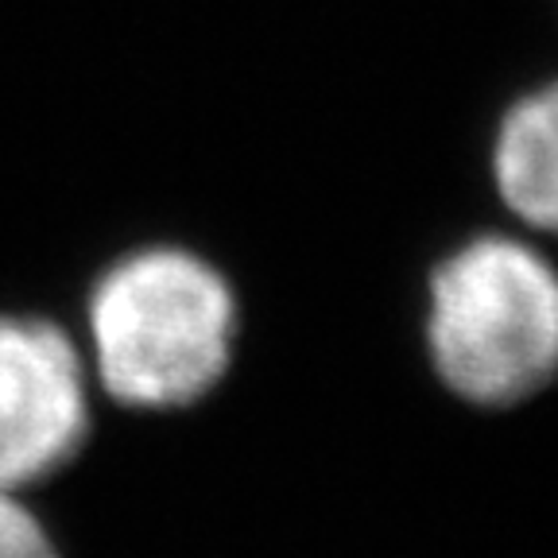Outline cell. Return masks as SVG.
I'll use <instances>...</instances> for the list:
<instances>
[{"label": "cell", "mask_w": 558, "mask_h": 558, "mask_svg": "<svg viewBox=\"0 0 558 558\" xmlns=\"http://www.w3.org/2000/svg\"><path fill=\"white\" fill-rule=\"evenodd\" d=\"M423 341L473 408H515L558 376V271L532 244L481 233L435 264Z\"/></svg>", "instance_id": "cell-1"}, {"label": "cell", "mask_w": 558, "mask_h": 558, "mask_svg": "<svg viewBox=\"0 0 558 558\" xmlns=\"http://www.w3.org/2000/svg\"><path fill=\"white\" fill-rule=\"evenodd\" d=\"M105 392L132 408H186L218 388L236 345L226 276L186 248H140L89 299Z\"/></svg>", "instance_id": "cell-2"}, {"label": "cell", "mask_w": 558, "mask_h": 558, "mask_svg": "<svg viewBox=\"0 0 558 558\" xmlns=\"http://www.w3.org/2000/svg\"><path fill=\"white\" fill-rule=\"evenodd\" d=\"M86 438L89 384L74 341L47 318L0 314V488L59 473Z\"/></svg>", "instance_id": "cell-3"}, {"label": "cell", "mask_w": 558, "mask_h": 558, "mask_svg": "<svg viewBox=\"0 0 558 558\" xmlns=\"http://www.w3.org/2000/svg\"><path fill=\"white\" fill-rule=\"evenodd\" d=\"M493 179L523 226L558 236V78L505 109L493 140Z\"/></svg>", "instance_id": "cell-4"}, {"label": "cell", "mask_w": 558, "mask_h": 558, "mask_svg": "<svg viewBox=\"0 0 558 558\" xmlns=\"http://www.w3.org/2000/svg\"><path fill=\"white\" fill-rule=\"evenodd\" d=\"M0 558H59L51 535L35 520L16 493L0 488Z\"/></svg>", "instance_id": "cell-5"}]
</instances>
